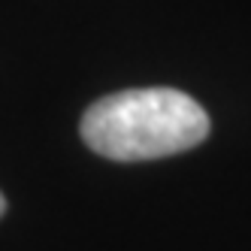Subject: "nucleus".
<instances>
[{"instance_id": "obj_1", "label": "nucleus", "mask_w": 251, "mask_h": 251, "mask_svg": "<svg viewBox=\"0 0 251 251\" xmlns=\"http://www.w3.org/2000/svg\"><path fill=\"white\" fill-rule=\"evenodd\" d=\"M209 136V115L176 88H130L88 106L85 146L109 160H154L188 151Z\"/></svg>"}, {"instance_id": "obj_2", "label": "nucleus", "mask_w": 251, "mask_h": 251, "mask_svg": "<svg viewBox=\"0 0 251 251\" xmlns=\"http://www.w3.org/2000/svg\"><path fill=\"white\" fill-rule=\"evenodd\" d=\"M6 212V200H3V194H0V215Z\"/></svg>"}]
</instances>
